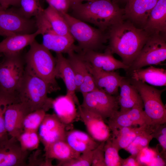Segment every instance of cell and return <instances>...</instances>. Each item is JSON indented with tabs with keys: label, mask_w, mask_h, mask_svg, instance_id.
Segmentation results:
<instances>
[{
	"label": "cell",
	"mask_w": 166,
	"mask_h": 166,
	"mask_svg": "<svg viewBox=\"0 0 166 166\" xmlns=\"http://www.w3.org/2000/svg\"><path fill=\"white\" fill-rule=\"evenodd\" d=\"M42 36V44L49 50L62 53H68L73 51L81 52L78 45L74 44L73 38L51 33H45Z\"/></svg>",
	"instance_id": "cell-22"
},
{
	"label": "cell",
	"mask_w": 166,
	"mask_h": 166,
	"mask_svg": "<svg viewBox=\"0 0 166 166\" xmlns=\"http://www.w3.org/2000/svg\"><path fill=\"white\" fill-rule=\"evenodd\" d=\"M50 93L47 84L26 68L18 92L19 102L31 113L42 109L46 112L52 108L53 99L48 97Z\"/></svg>",
	"instance_id": "cell-4"
},
{
	"label": "cell",
	"mask_w": 166,
	"mask_h": 166,
	"mask_svg": "<svg viewBox=\"0 0 166 166\" xmlns=\"http://www.w3.org/2000/svg\"><path fill=\"white\" fill-rule=\"evenodd\" d=\"M105 142L100 143L98 146L93 150L91 166H105V162L104 147Z\"/></svg>",
	"instance_id": "cell-40"
},
{
	"label": "cell",
	"mask_w": 166,
	"mask_h": 166,
	"mask_svg": "<svg viewBox=\"0 0 166 166\" xmlns=\"http://www.w3.org/2000/svg\"><path fill=\"white\" fill-rule=\"evenodd\" d=\"M111 136L105 142L104 147L105 166H121L122 158L113 144Z\"/></svg>",
	"instance_id": "cell-35"
},
{
	"label": "cell",
	"mask_w": 166,
	"mask_h": 166,
	"mask_svg": "<svg viewBox=\"0 0 166 166\" xmlns=\"http://www.w3.org/2000/svg\"><path fill=\"white\" fill-rule=\"evenodd\" d=\"M20 0H0V6L4 9L8 8L10 6L13 7L19 6Z\"/></svg>",
	"instance_id": "cell-43"
},
{
	"label": "cell",
	"mask_w": 166,
	"mask_h": 166,
	"mask_svg": "<svg viewBox=\"0 0 166 166\" xmlns=\"http://www.w3.org/2000/svg\"><path fill=\"white\" fill-rule=\"evenodd\" d=\"M128 0H113L112 1L117 4L118 2L126 3Z\"/></svg>",
	"instance_id": "cell-45"
},
{
	"label": "cell",
	"mask_w": 166,
	"mask_h": 166,
	"mask_svg": "<svg viewBox=\"0 0 166 166\" xmlns=\"http://www.w3.org/2000/svg\"><path fill=\"white\" fill-rule=\"evenodd\" d=\"M40 34V32L37 30L31 34L7 37L0 42V54H11L21 52L35 40L37 35Z\"/></svg>",
	"instance_id": "cell-24"
},
{
	"label": "cell",
	"mask_w": 166,
	"mask_h": 166,
	"mask_svg": "<svg viewBox=\"0 0 166 166\" xmlns=\"http://www.w3.org/2000/svg\"><path fill=\"white\" fill-rule=\"evenodd\" d=\"M98 89L97 87L93 78L87 69L86 71L83 81L77 91L82 94L88 93Z\"/></svg>",
	"instance_id": "cell-39"
},
{
	"label": "cell",
	"mask_w": 166,
	"mask_h": 166,
	"mask_svg": "<svg viewBox=\"0 0 166 166\" xmlns=\"http://www.w3.org/2000/svg\"><path fill=\"white\" fill-rule=\"evenodd\" d=\"M26 63L22 52L0 54V93L18 97L24 75Z\"/></svg>",
	"instance_id": "cell-5"
},
{
	"label": "cell",
	"mask_w": 166,
	"mask_h": 166,
	"mask_svg": "<svg viewBox=\"0 0 166 166\" xmlns=\"http://www.w3.org/2000/svg\"><path fill=\"white\" fill-rule=\"evenodd\" d=\"M19 102L17 97L6 95L0 93V141L8 138L5 128L4 116L7 106L11 104Z\"/></svg>",
	"instance_id": "cell-36"
},
{
	"label": "cell",
	"mask_w": 166,
	"mask_h": 166,
	"mask_svg": "<svg viewBox=\"0 0 166 166\" xmlns=\"http://www.w3.org/2000/svg\"><path fill=\"white\" fill-rule=\"evenodd\" d=\"M151 129L145 128L141 131L134 140L124 149L131 155H136L143 149L148 147L153 138Z\"/></svg>",
	"instance_id": "cell-31"
},
{
	"label": "cell",
	"mask_w": 166,
	"mask_h": 166,
	"mask_svg": "<svg viewBox=\"0 0 166 166\" xmlns=\"http://www.w3.org/2000/svg\"><path fill=\"white\" fill-rule=\"evenodd\" d=\"M28 151H23L17 139L11 137L0 141V166H26Z\"/></svg>",
	"instance_id": "cell-14"
},
{
	"label": "cell",
	"mask_w": 166,
	"mask_h": 166,
	"mask_svg": "<svg viewBox=\"0 0 166 166\" xmlns=\"http://www.w3.org/2000/svg\"><path fill=\"white\" fill-rule=\"evenodd\" d=\"M76 104L73 97L66 94L59 96L53 100L52 108L66 127L74 122L79 115Z\"/></svg>",
	"instance_id": "cell-20"
},
{
	"label": "cell",
	"mask_w": 166,
	"mask_h": 166,
	"mask_svg": "<svg viewBox=\"0 0 166 166\" xmlns=\"http://www.w3.org/2000/svg\"><path fill=\"white\" fill-rule=\"evenodd\" d=\"M151 134L153 138H156L162 148L161 154L166 157V123L160 124L155 127Z\"/></svg>",
	"instance_id": "cell-38"
},
{
	"label": "cell",
	"mask_w": 166,
	"mask_h": 166,
	"mask_svg": "<svg viewBox=\"0 0 166 166\" xmlns=\"http://www.w3.org/2000/svg\"><path fill=\"white\" fill-rule=\"evenodd\" d=\"M42 109L31 112L25 117L23 122L24 131L38 132L39 126L46 114Z\"/></svg>",
	"instance_id": "cell-34"
},
{
	"label": "cell",
	"mask_w": 166,
	"mask_h": 166,
	"mask_svg": "<svg viewBox=\"0 0 166 166\" xmlns=\"http://www.w3.org/2000/svg\"><path fill=\"white\" fill-rule=\"evenodd\" d=\"M82 95L81 106L100 115L105 121L119 111L118 96L109 94L98 89Z\"/></svg>",
	"instance_id": "cell-10"
},
{
	"label": "cell",
	"mask_w": 166,
	"mask_h": 166,
	"mask_svg": "<svg viewBox=\"0 0 166 166\" xmlns=\"http://www.w3.org/2000/svg\"><path fill=\"white\" fill-rule=\"evenodd\" d=\"M93 151L86 152L81 153L77 157L70 160L60 162L57 166H91Z\"/></svg>",
	"instance_id": "cell-37"
},
{
	"label": "cell",
	"mask_w": 166,
	"mask_h": 166,
	"mask_svg": "<svg viewBox=\"0 0 166 166\" xmlns=\"http://www.w3.org/2000/svg\"><path fill=\"white\" fill-rule=\"evenodd\" d=\"M143 29L150 34L166 33V0H158L151 11Z\"/></svg>",
	"instance_id": "cell-21"
},
{
	"label": "cell",
	"mask_w": 166,
	"mask_h": 166,
	"mask_svg": "<svg viewBox=\"0 0 166 166\" xmlns=\"http://www.w3.org/2000/svg\"><path fill=\"white\" fill-rule=\"evenodd\" d=\"M129 79L141 98L144 112L150 120L153 128L166 123V109L161 97L165 89H158L141 81Z\"/></svg>",
	"instance_id": "cell-7"
},
{
	"label": "cell",
	"mask_w": 166,
	"mask_h": 166,
	"mask_svg": "<svg viewBox=\"0 0 166 166\" xmlns=\"http://www.w3.org/2000/svg\"><path fill=\"white\" fill-rule=\"evenodd\" d=\"M141 166L138 160L137 156L131 155L125 159L122 158L121 166Z\"/></svg>",
	"instance_id": "cell-42"
},
{
	"label": "cell",
	"mask_w": 166,
	"mask_h": 166,
	"mask_svg": "<svg viewBox=\"0 0 166 166\" xmlns=\"http://www.w3.org/2000/svg\"><path fill=\"white\" fill-rule=\"evenodd\" d=\"M131 78L154 86H165L166 70L150 65L132 71Z\"/></svg>",
	"instance_id": "cell-26"
},
{
	"label": "cell",
	"mask_w": 166,
	"mask_h": 166,
	"mask_svg": "<svg viewBox=\"0 0 166 166\" xmlns=\"http://www.w3.org/2000/svg\"><path fill=\"white\" fill-rule=\"evenodd\" d=\"M137 106L125 111H118L106 122L111 132L124 127H145L153 128L150 120L143 109Z\"/></svg>",
	"instance_id": "cell-11"
},
{
	"label": "cell",
	"mask_w": 166,
	"mask_h": 166,
	"mask_svg": "<svg viewBox=\"0 0 166 166\" xmlns=\"http://www.w3.org/2000/svg\"><path fill=\"white\" fill-rule=\"evenodd\" d=\"M70 9L71 16L104 32L125 18L124 9L111 0H94L72 5Z\"/></svg>",
	"instance_id": "cell-2"
},
{
	"label": "cell",
	"mask_w": 166,
	"mask_h": 166,
	"mask_svg": "<svg viewBox=\"0 0 166 166\" xmlns=\"http://www.w3.org/2000/svg\"><path fill=\"white\" fill-rule=\"evenodd\" d=\"M49 5L61 14L67 13L70 9V0H45Z\"/></svg>",
	"instance_id": "cell-41"
},
{
	"label": "cell",
	"mask_w": 166,
	"mask_h": 166,
	"mask_svg": "<svg viewBox=\"0 0 166 166\" xmlns=\"http://www.w3.org/2000/svg\"><path fill=\"white\" fill-rule=\"evenodd\" d=\"M37 30L35 19L27 18L20 14L15 7L0 11V36L32 34Z\"/></svg>",
	"instance_id": "cell-9"
},
{
	"label": "cell",
	"mask_w": 166,
	"mask_h": 166,
	"mask_svg": "<svg viewBox=\"0 0 166 166\" xmlns=\"http://www.w3.org/2000/svg\"><path fill=\"white\" fill-rule=\"evenodd\" d=\"M107 34L108 47L122 62L129 67L137 57L150 35L143 28L136 27L131 22L123 21L111 26Z\"/></svg>",
	"instance_id": "cell-1"
},
{
	"label": "cell",
	"mask_w": 166,
	"mask_h": 166,
	"mask_svg": "<svg viewBox=\"0 0 166 166\" xmlns=\"http://www.w3.org/2000/svg\"><path fill=\"white\" fill-rule=\"evenodd\" d=\"M44 14L52 32L58 35L73 38L63 14L49 5L44 9Z\"/></svg>",
	"instance_id": "cell-29"
},
{
	"label": "cell",
	"mask_w": 166,
	"mask_h": 166,
	"mask_svg": "<svg viewBox=\"0 0 166 166\" xmlns=\"http://www.w3.org/2000/svg\"><path fill=\"white\" fill-rule=\"evenodd\" d=\"M67 59L73 69L75 79L76 91L82 83L87 70L85 62L79 53L73 51L68 53Z\"/></svg>",
	"instance_id": "cell-30"
},
{
	"label": "cell",
	"mask_w": 166,
	"mask_h": 166,
	"mask_svg": "<svg viewBox=\"0 0 166 166\" xmlns=\"http://www.w3.org/2000/svg\"><path fill=\"white\" fill-rule=\"evenodd\" d=\"M85 62L87 69L92 75L97 88L109 94L118 96L120 85L124 77L115 71H107L98 69Z\"/></svg>",
	"instance_id": "cell-17"
},
{
	"label": "cell",
	"mask_w": 166,
	"mask_h": 166,
	"mask_svg": "<svg viewBox=\"0 0 166 166\" xmlns=\"http://www.w3.org/2000/svg\"><path fill=\"white\" fill-rule=\"evenodd\" d=\"M120 92L117 96L119 111H125L137 106H143L138 91L130 83L129 79L124 77L119 86Z\"/></svg>",
	"instance_id": "cell-23"
},
{
	"label": "cell",
	"mask_w": 166,
	"mask_h": 166,
	"mask_svg": "<svg viewBox=\"0 0 166 166\" xmlns=\"http://www.w3.org/2000/svg\"><path fill=\"white\" fill-rule=\"evenodd\" d=\"M16 8L20 14L28 18L36 16L44 10L39 0H20L19 6Z\"/></svg>",
	"instance_id": "cell-32"
},
{
	"label": "cell",
	"mask_w": 166,
	"mask_h": 166,
	"mask_svg": "<svg viewBox=\"0 0 166 166\" xmlns=\"http://www.w3.org/2000/svg\"><path fill=\"white\" fill-rule=\"evenodd\" d=\"M70 33L78 42L81 53L97 50L103 47L108 40L107 34L98 28L91 26L70 14H62Z\"/></svg>",
	"instance_id": "cell-6"
},
{
	"label": "cell",
	"mask_w": 166,
	"mask_h": 166,
	"mask_svg": "<svg viewBox=\"0 0 166 166\" xmlns=\"http://www.w3.org/2000/svg\"><path fill=\"white\" fill-rule=\"evenodd\" d=\"M112 1L113 0H111Z\"/></svg>",
	"instance_id": "cell-47"
},
{
	"label": "cell",
	"mask_w": 166,
	"mask_h": 166,
	"mask_svg": "<svg viewBox=\"0 0 166 166\" xmlns=\"http://www.w3.org/2000/svg\"><path fill=\"white\" fill-rule=\"evenodd\" d=\"M3 10H4L0 6V11Z\"/></svg>",
	"instance_id": "cell-46"
},
{
	"label": "cell",
	"mask_w": 166,
	"mask_h": 166,
	"mask_svg": "<svg viewBox=\"0 0 166 166\" xmlns=\"http://www.w3.org/2000/svg\"><path fill=\"white\" fill-rule=\"evenodd\" d=\"M78 113L84 122L89 134L98 143L105 142L112 135L105 120L100 115L78 106Z\"/></svg>",
	"instance_id": "cell-13"
},
{
	"label": "cell",
	"mask_w": 166,
	"mask_h": 166,
	"mask_svg": "<svg viewBox=\"0 0 166 166\" xmlns=\"http://www.w3.org/2000/svg\"><path fill=\"white\" fill-rule=\"evenodd\" d=\"M145 127H128L121 128L112 132L111 138L114 146L119 151L125 149L134 140Z\"/></svg>",
	"instance_id": "cell-28"
},
{
	"label": "cell",
	"mask_w": 166,
	"mask_h": 166,
	"mask_svg": "<svg viewBox=\"0 0 166 166\" xmlns=\"http://www.w3.org/2000/svg\"><path fill=\"white\" fill-rule=\"evenodd\" d=\"M166 59V33L151 34L127 70L131 72L147 66L160 65Z\"/></svg>",
	"instance_id": "cell-8"
},
{
	"label": "cell",
	"mask_w": 166,
	"mask_h": 166,
	"mask_svg": "<svg viewBox=\"0 0 166 166\" xmlns=\"http://www.w3.org/2000/svg\"><path fill=\"white\" fill-rule=\"evenodd\" d=\"M158 0H128L124 9V18L143 27Z\"/></svg>",
	"instance_id": "cell-18"
},
{
	"label": "cell",
	"mask_w": 166,
	"mask_h": 166,
	"mask_svg": "<svg viewBox=\"0 0 166 166\" xmlns=\"http://www.w3.org/2000/svg\"><path fill=\"white\" fill-rule=\"evenodd\" d=\"M65 141L73 150L81 154L93 150L100 144L89 134L77 130L66 131Z\"/></svg>",
	"instance_id": "cell-25"
},
{
	"label": "cell",
	"mask_w": 166,
	"mask_h": 166,
	"mask_svg": "<svg viewBox=\"0 0 166 166\" xmlns=\"http://www.w3.org/2000/svg\"><path fill=\"white\" fill-rule=\"evenodd\" d=\"M45 159H57L60 162L67 161L78 156L81 153L73 150L65 140H59L44 149Z\"/></svg>",
	"instance_id": "cell-27"
},
{
	"label": "cell",
	"mask_w": 166,
	"mask_h": 166,
	"mask_svg": "<svg viewBox=\"0 0 166 166\" xmlns=\"http://www.w3.org/2000/svg\"><path fill=\"white\" fill-rule=\"evenodd\" d=\"M66 127L55 113L45 114L38 130L44 149L55 142L65 140Z\"/></svg>",
	"instance_id": "cell-12"
},
{
	"label": "cell",
	"mask_w": 166,
	"mask_h": 166,
	"mask_svg": "<svg viewBox=\"0 0 166 166\" xmlns=\"http://www.w3.org/2000/svg\"><path fill=\"white\" fill-rule=\"evenodd\" d=\"M93 0H70L71 4V7L72 5L82 3L84 1L87 2Z\"/></svg>",
	"instance_id": "cell-44"
},
{
	"label": "cell",
	"mask_w": 166,
	"mask_h": 166,
	"mask_svg": "<svg viewBox=\"0 0 166 166\" xmlns=\"http://www.w3.org/2000/svg\"><path fill=\"white\" fill-rule=\"evenodd\" d=\"M79 53L92 67L105 71H115L120 69L127 70L129 68L122 61L115 58L108 48L103 53L89 50Z\"/></svg>",
	"instance_id": "cell-16"
},
{
	"label": "cell",
	"mask_w": 166,
	"mask_h": 166,
	"mask_svg": "<svg viewBox=\"0 0 166 166\" xmlns=\"http://www.w3.org/2000/svg\"><path fill=\"white\" fill-rule=\"evenodd\" d=\"M30 112L20 102L9 105L5 111L4 123L5 130L11 137L18 139L23 132V122L25 117Z\"/></svg>",
	"instance_id": "cell-15"
},
{
	"label": "cell",
	"mask_w": 166,
	"mask_h": 166,
	"mask_svg": "<svg viewBox=\"0 0 166 166\" xmlns=\"http://www.w3.org/2000/svg\"><path fill=\"white\" fill-rule=\"evenodd\" d=\"M24 55L26 68L47 85L49 93L59 90L56 80V59L49 50L35 40Z\"/></svg>",
	"instance_id": "cell-3"
},
{
	"label": "cell",
	"mask_w": 166,
	"mask_h": 166,
	"mask_svg": "<svg viewBox=\"0 0 166 166\" xmlns=\"http://www.w3.org/2000/svg\"><path fill=\"white\" fill-rule=\"evenodd\" d=\"M56 78L63 80L66 87V94L72 97L76 105H80L75 94L76 86L74 74L67 59L61 53H56Z\"/></svg>",
	"instance_id": "cell-19"
},
{
	"label": "cell",
	"mask_w": 166,
	"mask_h": 166,
	"mask_svg": "<svg viewBox=\"0 0 166 166\" xmlns=\"http://www.w3.org/2000/svg\"><path fill=\"white\" fill-rule=\"evenodd\" d=\"M22 149L29 151L37 149L40 142L38 132L24 131L18 138Z\"/></svg>",
	"instance_id": "cell-33"
}]
</instances>
